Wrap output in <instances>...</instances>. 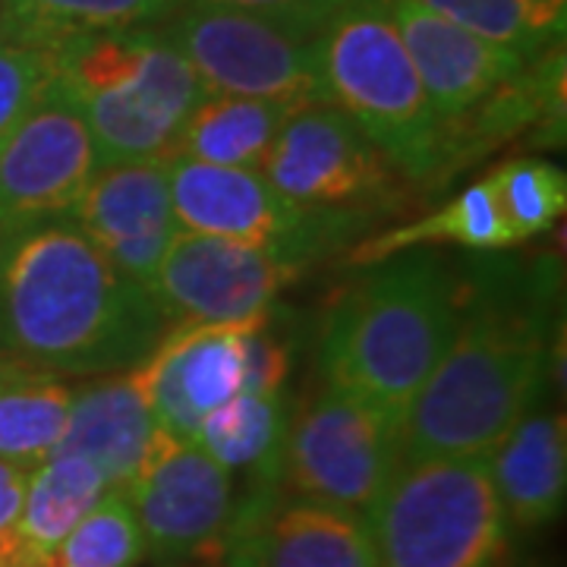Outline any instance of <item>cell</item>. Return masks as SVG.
I'll return each mask as SVG.
<instances>
[{
  "label": "cell",
  "mask_w": 567,
  "mask_h": 567,
  "mask_svg": "<svg viewBox=\"0 0 567 567\" xmlns=\"http://www.w3.org/2000/svg\"><path fill=\"white\" fill-rule=\"evenodd\" d=\"M152 293L66 218L0 234V357L51 375L136 365L164 334Z\"/></svg>",
  "instance_id": "cell-1"
},
{
  "label": "cell",
  "mask_w": 567,
  "mask_h": 567,
  "mask_svg": "<svg viewBox=\"0 0 567 567\" xmlns=\"http://www.w3.org/2000/svg\"><path fill=\"white\" fill-rule=\"evenodd\" d=\"M546 360L536 309L476 300L401 416V464L488 457L543 398Z\"/></svg>",
  "instance_id": "cell-2"
},
{
  "label": "cell",
  "mask_w": 567,
  "mask_h": 567,
  "mask_svg": "<svg viewBox=\"0 0 567 567\" xmlns=\"http://www.w3.org/2000/svg\"><path fill=\"white\" fill-rule=\"evenodd\" d=\"M464 293L454 271L425 252L379 262L331 306L322 334L328 385L404 416L445 357Z\"/></svg>",
  "instance_id": "cell-3"
},
{
  "label": "cell",
  "mask_w": 567,
  "mask_h": 567,
  "mask_svg": "<svg viewBox=\"0 0 567 567\" xmlns=\"http://www.w3.org/2000/svg\"><path fill=\"white\" fill-rule=\"evenodd\" d=\"M51 54L61 92L89 126L99 167L167 162L186 117L208 95L189 61L152 25L80 35Z\"/></svg>",
  "instance_id": "cell-4"
},
{
  "label": "cell",
  "mask_w": 567,
  "mask_h": 567,
  "mask_svg": "<svg viewBox=\"0 0 567 567\" xmlns=\"http://www.w3.org/2000/svg\"><path fill=\"white\" fill-rule=\"evenodd\" d=\"M324 102L344 111L394 171L429 183L451 171L445 121L425 95L382 0H353L316 32Z\"/></svg>",
  "instance_id": "cell-5"
},
{
  "label": "cell",
  "mask_w": 567,
  "mask_h": 567,
  "mask_svg": "<svg viewBox=\"0 0 567 567\" xmlns=\"http://www.w3.org/2000/svg\"><path fill=\"white\" fill-rule=\"evenodd\" d=\"M363 520L379 567H495L511 527L488 457L401 464Z\"/></svg>",
  "instance_id": "cell-6"
},
{
  "label": "cell",
  "mask_w": 567,
  "mask_h": 567,
  "mask_svg": "<svg viewBox=\"0 0 567 567\" xmlns=\"http://www.w3.org/2000/svg\"><path fill=\"white\" fill-rule=\"evenodd\" d=\"M158 32L189 61L208 95L262 99L293 111L328 104L316 35L300 29L244 10L183 3Z\"/></svg>",
  "instance_id": "cell-7"
},
{
  "label": "cell",
  "mask_w": 567,
  "mask_h": 567,
  "mask_svg": "<svg viewBox=\"0 0 567 567\" xmlns=\"http://www.w3.org/2000/svg\"><path fill=\"white\" fill-rule=\"evenodd\" d=\"M401 466V420L324 385L290 420L281 480L297 498L363 514Z\"/></svg>",
  "instance_id": "cell-8"
},
{
  "label": "cell",
  "mask_w": 567,
  "mask_h": 567,
  "mask_svg": "<svg viewBox=\"0 0 567 567\" xmlns=\"http://www.w3.org/2000/svg\"><path fill=\"white\" fill-rule=\"evenodd\" d=\"M171 203L181 230L259 246L303 262L353 227L350 208H312L287 199L262 171L171 158Z\"/></svg>",
  "instance_id": "cell-9"
},
{
  "label": "cell",
  "mask_w": 567,
  "mask_h": 567,
  "mask_svg": "<svg viewBox=\"0 0 567 567\" xmlns=\"http://www.w3.org/2000/svg\"><path fill=\"white\" fill-rule=\"evenodd\" d=\"M121 492L155 558L218 561L237 517L234 473L203 445L158 425L133 480Z\"/></svg>",
  "instance_id": "cell-10"
},
{
  "label": "cell",
  "mask_w": 567,
  "mask_h": 567,
  "mask_svg": "<svg viewBox=\"0 0 567 567\" xmlns=\"http://www.w3.org/2000/svg\"><path fill=\"white\" fill-rule=\"evenodd\" d=\"M300 275L303 262L259 246L177 230L145 290L171 322L237 324L271 316Z\"/></svg>",
  "instance_id": "cell-11"
},
{
  "label": "cell",
  "mask_w": 567,
  "mask_h": 567,
  "mask_svg": "<svg viewBox=\"0 0 567 567\" xmlns=\"http://www.w3.org/2000/svg\"><path fill=\"white\" fill-rule=\"evenodd\" d=\"M262 174L287 199L312 208H372L401 186L394 164L331 104H309L284 121Z\"/></svg>",
  "instance_id": "cell-12"
},
{
  "label": "cell",
  "mask_w": 567,
  "mask_h": 567,
  "mask_svg": "<svg viewBox=\"0 0 567 567\" xmlns=\"http://www.w3.org/2000/svg\"><path fill=\"white\" fill-rule=\"evenodd\" d=\"M99 171L89 126L58 85L0 136V234L63 218Z\"/></svg>",
  "instance_id": "cell-13"
},
{
  "label": "cell",
  "mask_w": 567,
  "mask_h": 567,
  "mask_svg": "<svg viewBox=\"0 0 567 567\" xmlns=\"http://www.w3.org/2000/svg\"><path fill=\"white\" fill-rule=\"evenodd\" d=\"M268 322L164 328L155 347L133 365L162 429L196 439L205 413L244 391V338Z\"/></svg>",
  "instance_id": "cell-14"
},
{
  "label": "cell",
  "mask_w": 567,
  "mask_h": 567,
  "mask_svg": "<svg viewBox=\"0 0 567 567\" xmlns=\"http://www.w3.org/2000/svg\"><path fill=\"white\" fill-rule=\"evenodd\" d=\"M224 567H379L363 514L271 495L249 498L224 539Z\"/></svg>",
  "instance_id": "cell-15"
},
{
  "label": "cell",
  "mask_w": 567,
  "mask_h": 567,
  "mask_svg": "<svg viewBox=\"0 0 567 567\" xmlns=\"http://www.w3.org/2000/svg\"><path fill=\"white\" fill-rule=\"evenodd\" d=\"M66 221L76 224L126 278L148 287L164 249L181 230L167 162L104 164L66 212Z\"/></svg>",
  "instance_id": "cell-16"
},
{
  "label": "cell",
  "mask_w": 567,
  "mask_h": 567,
  "mask_svg": "<svg viewBox=\"0 0 567 567\" xmlns=\"http://www.w3.org/2000/svg\"><path fill=\"white\" fill-rule=\"evenodd\" d=\"M382 3L420 73L429 102L445 123L486 102L505 82L520 76L529 63L517 51L466 32L416 0Z\"/></svg>",
  "instance_id": "cell-17"
},
{
  "label": "cell",
  "mask_w": 567,
  "mask_h": 567,
  "mask_svg": "<svg viewBox=\"0 0 567 567\" xmlns=\"http://www.w3.org/2000/svg\"><path fill=\"white\" fill-rule=\"evenodd\" d=\"M155 429L158 420L130 365L73 391L66 432L54 454L85 457L102 473L107 488L121 492L133 480Z\"/></svg>",
  "instance_id": "cell-18"
},
{
  "label": "cell",
  "mask_w": 567,
  "mask_h": 567,
  "mask_svg": "<svg viewBox=\"0 0 567 567\" xmlns=\"http://www.w3.org/2000/svg\"><path fill=\"white\" fill-rule=\"evenodd\" d=\"M488 473L507 524L539 529L551 524L567 495V423L561 413H539L514 425L488 454Z\"/></svg>",
  "instance_id": "cell-19"
},
{
  "label": "cell",
  "mask_w": 567,
  "mask_h": 567,
  "mask_svg": "<svg viewBox=\"0 0 567 567\" xmlns=\"http://www.w3.org/2000/svg\"><path fill=\"white\" fill-rule=\"evenodd\" d=\"M107 492L104 476L76 454H51L29 473L17 524L0 536V567H51L54 551Z\"/></svg>",
  "instance_id": "cell-20"
},
{
  "label": "cell",
  "mask_w": 567,
  "mask_h": 567,
  "mask_svg": "<svg viewBox=\"0 0 567 567\" xmlns=\"http://www.w3.org/2000/svg\"><path fill=\"white\" fill-rule=\"evenodd\" d=\"M290 114L293 107H284L278 102L205 95L199 107L183 123L171 158L262 171L265 158Z\"/></svg>",
  "instance_id": "cell-21"
},
{
  "label": "cell",
  "mask_w": 567,
  "mask_h": 567,
  "mask_svg": "<svg viewBox=\"0 0 567 567\" xmlns=\"http://www.w3.org/2000/svg\"><path fill=\"white\" fill-rule=\"evenodd\" d=\"M181 7L183 0H3L0 41L58 51L80 35L145 29Z\"/></svg>",
  "instance_id": "cell-22"
},
{
  "label": "cell",
  "mask_w": 567,
  "mask_h": 567,
  "mask_svg": "<svg viewBox=\"0 0 567 567\" xmlns=\"http://www.w3.org/2000/svg\"><path fill=\"white\" fill-rule=\"evenodd\" d=\"M287 429L290 410L281 391L237 394L205 413L193 442L203 445L227 473H252L262 483H278Z\"/></svg>",
  "instance_id": "cell-23"
},
{
  "label": "cell",
  "mask_w": 567,
  "mask_h": 567,
  "mask_svg": "<svg viewBox=\"0 0 567 567\" xmlns=\"http://www.w3.org/2000/svg\"><path fill=\"white\" fill-rule=\"evenodd\" d=\"M439 240L470 246V249H502V246L517 244L511 227H507L505 215H502V205L495 199L492 183L483 181L473 183L457 199H451L445 208L353 246L347 262L379 265L391 259V256L410 252L416 246L439 244Z\"/></svg>",
  "instance_id": "cell-24"
},
{
  "label": "cell",
  "mask_w": 567,
  "mask_h": 567,
  "mask_svg": "<svg viewBox=\"0 0 567 567\" xmlns=\"http://www.w3.org/2000/svg\"><path fill=\"white\" fill-rule=\"evenodd\" d=\"M73 388L61 375L20 365L0 382V461L35 470L61 445Z\"/></svg>",
  "instance_id": "cell-25"
},
{
  "label": "cell",
  "mask_w": 567,
  "mask_h": 567,
  "mask_svg": "<svg viewBox=\"0 0 567 567\" xmlns=\"http://www.w3.org/2000/svg\"><path fill=\"white\" fill-rule=\"evenodd\" d=\"M480 39L539 58L565 35V0H416Z\"/></svg>",
  "instance_id": "cell-26"
},
{
  "label": "cell",
  "mask_w": 567,
  "mask_h": 567,
  "mask_svg": "<svg viewBox=\"0 0 567 567\" xmlns=\"http://www.w3.org/2000/svg\"><path fill=\"white\" fill-rule=\"evenodd\" d=\"M145 555L148 546L126 495L107 488L70 529L51 567H136Z\"/></svg>",
  "instance_id": "cell-27"
},
{
  "label": "cell",
  "mask_w": 567,
  "mask_h": 567,
  "mask_svg": "<svg viewBox=\"0 0 567 567\" xmlns=\"http://www.w3.org/2000/svg\"><path fill=\"white\" fill-rule=\"evenodd\" d=\"M502 205L514 240H529L551 230L567 208V177L561 167L539 158H517L486 177Z\"/></svg>",
  "instance_id": "cell-28"
},
{
  "label": "cell",
  "mask_w": 567,
  "mask_h": 567,
  "mask_svg": "<svg viewBox=\"0 0 567 567\" xmlns=\"http://www.w3.org/2000/svg\"><path fill=\"white\" fill-rule=\"evenodd\" d=\"M54 76L58 61L51 51L0 41V136H7L44 99Z\"/></svg>",
  "instance_id": "cell-29"
},
{
  "label": "cell",
  "mask_w": 567,
  "mask_h": 567,
  "mask_svg": "<svg viewBox=\"0 0 567 567\" xmlns=\"http://www.w3.org/2000/svg\"><path fill=\"white\" fill-rule=\"evenodd\" d=\"M183 3H205V7H227V10H244L265 20L284 22L290 29H300L306 35H316L324 22L338 10H344L353 0H183Z\"/></svg>",
  "instance_id": "cell-30"
},
{
  "label": "cell",
  "mask_w": 567,
  "mask_h": 567,
  "mask_svg": "<svg viewBox=\"0 0 567 567\" xmlns=\"http://www.w3.org/2000/svg\"><path fill=\"white\" fill-rule=\"evenodd\" d=\"M268 322L252 328L244 338V391L240 394H275L281 391L284 379L290 372L287 347L271 338Z\"/></svg>",
  "instance_id": "cell-31"
},
{
  "label": "cell",
  "mask_w": 567,
  "mask_h": 567,
  "mask_svg": "<svg viewBox=\"0 0 567 567\" xmlns=\"http://www.w3.org/2000/svg\"><path fill=\"white\" fill-rule=\"evenodd\" d=\"M29 473L32 470H25V466L0 461V536L20 517L25 488H29Z\"/></svg>",
  "instance_id": "cell-32"
},
{
  "label": "cell",
  "mask_w": 567,
  "mask_h": 567,
  "mask_svg": "<svg viewBox=\"0 0 567 567\" xmlns=\"http://www.w3.org/2000/svg\"><path fill=\"white\" fill-rule=\"evenodd\" d=\"M22 363H17V360H10V357H0V382L13 372V369H20Z\"/></svg>",
  "instance_id": "cell-33"
}]
</instances>
